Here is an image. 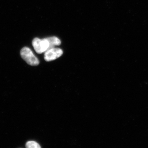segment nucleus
<instances>
[{
  "mask_svg": "<svg viewBox=\"0 0 148 148\" xmlns=\"http://www.w3.org/2000/svg\"><path fill=\"white\" fill-rule=\"evenodd\" d=\"M32 44L35 51L39 54L45 53L50 49V43L47 38L42 39L35 38L33 39Z\"/></svg>",
  "mask_w": 148,
  "mask_h": 148,
  "instance_id": "2",
  "label": "nucleus"
},
{
  "mask_svg": "<svg viewBox=\"0 0 148 148\" xmlns=\"http://www.w3.org/2000/svg\"><path fill=\"white\" fill-rule=\"evenodd\" d=\"M63 51L59 48L53 47L49 49L45 52L44 59L49 62L55 60L63 55Z\"/></svg>",
  "mask_w": 148,
  "mask_h": 148,
  "instance_id": "3",
  "label": "nucleus"
},
{
  "mask_svg": "<svg viewBox=\"0 0 148 148\" xmlns=\"http://www.w3.org/2000/svg\"><path fill=\"white\" fill-rule=\"evenodd\" d=\"M20 55L21 58L30 66H36L39 64L38 59L29 47H23L20 51Z\"/></svg>",
  "mask_w": 148,
  "mask_h": 148,
  "instance_id": "1",
  "label": "nucleus"
},
{
  "mask_svg": "<svg viewBox=\"0 0 148 148\" xmlns=\"http://www.w3.org/2000/svg\"><path fill=\"white\" fill-rule=\"evenodd\" d=\"M26 148H41L38 143L35 141H29L26 143Z\"/></svg>",
  "mask_w": 148,
  "mask_h": 148,
  "instance_id": "5",
  "label": "nucleus"
},
{
  "mask_svg": "<svg viewBox=\"0 0 148 148\" xmlns=\"http://www.w3.org/2000/svg\"><path fill=\"white\" fill-rule=\"evenodd\" d=\"M50 43V48L55 47L56 46L61 45V41L56 36H51L47 38Z\"/></svg>",
  "mask_w": 148,
  "mask_h": 148,
  "instance_id": "4",
  "label": "nucleus"
}]
</instances>
